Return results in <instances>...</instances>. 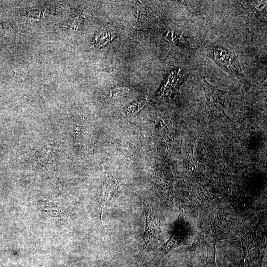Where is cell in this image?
Listing matches in <instances>:
<instances>
[{
	"instance_id": "6da1fadb",
	"label": "cell",
	"mask_w": 267,
	"mask_h": 267,
	"mask_svg": "<svg viewBox=\"0 0 267 267\" xmlns=\"http://www.w3.org/2000/svg\"><path fill=\"white\" fill-rule=\"evenodd\" d=\"M212 58L226 72L239 79L245 80L238 58L231 50L223 47H214Z\"/></svg>"
},
{
	"instance_id": "7a4b0ae2",
	"label": "cell",
	"mask_w": 267,
	"mask_h": 267,
	"mask_svg": "<svg viewBox=\"0 0 267 267\" xmlns=\"http://www.w3.org/2000/svg\"><path fill=\"white\" fill-rule=\"evenodd\" d=\"M145 217V225L142 237L143 248L146 250L156 238L157 234V222L151 209L146 204H143Z\"/></svg>"
},
{
	"instance_id": "3957f363",
	"label": "cell",
	"mask_w": 267,
	"mask_h": 267,
	"mask_svg": "<svg viewBox=\"0 0 267 267\" xmlns=\"http://www.w3.org/2000/svg\"><path fill=\"white\" fill-rule=\"evenodd\" d=\"M185 231L182 229H180V223L178 220L177 226L172 232L167 242L159 249L160 259H162L174 249L182 244L185 245Z\"/></svg>"
},
{
	"instance_id": "277c9868",
	"label": "cell",
	"mask_w": 267,
	"mask_h": 267,
	"mask_svg": "<svg viewBox=\"0 0 267 267\" xmlns=\"http://www.w3.org/2000/svg\"><path fill=\"white\" fill-rule=\"evenodd\" d=\"M116 189V185L113 183L111 184H108L107 185L105 186V189L103 191L99 203V211L101 221L102 220V213L104 208L113 198Z\"/></svg>"
},
{
	"instance_id": "5b68a950",
	"label": "cell",
	"mask_w": 267,
	"mask_h": 267,
	"mask_svg": "<svg viewBox=\"0 0 267 267\" xmlns=\"http://www.w3.org/2000/svg\"><path fill=\"white\" fill-rule=\"evenodd\" d=\"M241 4L254 12H261L267 4L265 0L241 1Z\"/></svg>"
},
{
	"instance_id": "8992f818",
	"label": "cell",
	"mask_w": 267,
	"mask_h": 267,
	"mask_svg": "<svg viewBox=\"0 0 267 267\" xmlns=\"http://www.w3.org/2000/svg\"><path fill=\"white\" fill-rule=\"evenodd\" d=\"M216 243L207 249V254L206 261L204 267H217L215 257H216Z\"/></svg>"
},
{
	"instance_id": "52a82bcc",
	"label": "cell",
	"mask_w": 267,
	"mask_h": 267,
	"mask_svg": "<svg viewBox=\"0 0 267 267\" xmlns=\"http://www.w3.org/2000/svg\"><path fill=\"white\" fill-rule=\"evenodd\" d=\"M2 32V24L0 23V36L1 35Z\"/></svg>"
}]
</instances>
